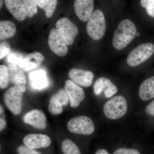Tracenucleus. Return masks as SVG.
<instances>
[{
    "mask_svg": "<svg viewBox=\"0 0 154 154\" xmlns=\"http://www.w3.org/2000/svg\"><path fill=\"white\" fill-rule=\"evenodd\" d=\"M137 34V28L129 19L122 20L114 32L112 43L117 50L124 49L133 40Z\"/></svg>",
    "mask_w": 154,
    "mask_h": 154,
    "instance_id": "nucleus-1",
    "label": "nucleus"
},
{
    "mask_svg": "<svg viewBox=\"0 0 154 154\" xmlns=\"http://www.w3.org/2000/svg\"><path fill=\"white\" fill-rule=\"evenodd\" d=\"M128 109L126 99L122 96H117L108 100L103 108L104 114L107 118L113 120L124 116Z\"/></svg>",
    "mask_w": 154,
    "mask_h": 154,
    "instance_id": "nucleus-2",
    "label": "nucleus"
},
{
    "mask_svg": "<svg viewBox=\"0 0 154 154\" xmlns=\"http://www.w3.org/2000/svg\"><path fill=\"white\" fill-rule=\"evenodd\" d=\"M106 30V22L103 12L96 10L93 12L87 25L88 34L95 40L102 38Z\"/></svg>",
    "mask_w": 154,
    "mask_h": 154,
    "instance_id": "nucleus-3",
    "label": "nucleus"
},
{
    "mask_svg": "<svg viewBox=\"0 0 154 154\" xmlns=\"http://www.w3.org/2000/svg\"><path fill=\"white\" fill-rule=\"evenodd\" d=\"M154 53V45L152 43L141 44L128 54L127 63L130 66L139 65L149 58Z\"/></svg>",
    "mask_w": 154,
    "mask_h": 154,
    "instance_id": "nucleus-4",
    "label": "nucleus"
},
{
    "mask_svg": "<svg viewBox=\"0 0 154 154\" xmlns=\"http://www.w3.org/2000/svg\"><path fill=\"white\" fill-rule=\"evenodd\" d=\"M68 129L73 133L89 135L95 130V126L91 118L85 116H77L68 122Z\"/></svg>",
    "mask_w": 154,
    "mask_h": 154,
    "instance_id": "nucleus-5",
    "label": "nucleus"
},
{
    "mask_svg": "<svg viewBox=\"0 0 154 154\" xmlns=\"http://www.w3.org/2000/svg\"><path fill=\"white\" fill-rule=\"evenodd\" d=\"M23 94L17 86L9 88L4 95V102L6 106L14 115H19L22 108Z\"/></svg>",
    "mask_w": 154,
    "mask_h": 154,
    "instance_id": "nucleus-6",
    "label": "nucleus"
},
{
    "mask_svg": "<svg viewBox=\"0 0 154 154\" xmlns=\"http://www.w3.org/2000/svg\"><path fill=\"white\" fill-rule=\"evenodd\" d=\"M56 27L67 44L72 45L74 42L75 37L79 33L77 26L69 19L64 17L58 20Z\"/></svg>",
    "mask_w": 154,
    "mask_h": 154,
    "instance_id": "nucleus-7",
    "label": "nucleus"
},
{
    "mask_svg": "<svg viewBox=\"0 0 154 154\" xmlns=\"http://www.w3.org/2000/svg\"><path fill=\"white\" fill-rule=\"evenodd\" d=\"M48 43L51 50L56 55L64 57L67 54V44L55 28H52L50 32Z\"/></svg>",
    "mask_w": 154,
    "mask_h": 154,
    "instance_id": "nucleus-8",
    "label": "nucleus"
},
{
    "mask_svg": "<svg viewBox=\"0 0 154 154\" xmlns=\"http://www.w3.org/2000/svg\"><path fill=\"white\" fill-rule=\"evenodd\" d=\"M64 89L69 98L70 105L72 108L79 105L85 98V94L82 88L71 80H67L65 83Z\"/></svg>",
    "mask_w": 154,
    "mask_h": 154,
    "instance_id": "nucleus-9",
    "label": "nucleus"
},
{
    "mask_svg": "<svg viewBox=\"0 0 154 154\" xmlns=\"http://www.w3.org/2000/svg\"><path fill=\"white\" fill-rule=\"evenodd\" d=\"M74 8L78 18L83 22H87L93 13L94 0H75Z\"/></svg>",
    "mask_w": 154,
    "mask_h": 154,
    "instance_id": "nucleus-10",
    "label": "nucleus"
},
{
    "mask_svg": "<svg viewBox=\"0 0 154 154\" xmlns=\"http://www.w3.org/2000/svg\"><path fill=\"white\" fill-rule=\"evenodd\" d=\"M68 75L74 82L84 87L91 86L94 78V74L92 72L81 69H72L69 72Z\"/></svg>",
    "mask_w": 154,
    "mask_h": 154,
    "instance_id": "nucleus-11",
    "label": "nucleus"
},
{
    "mask_svg": "<svg viewBox=\"0 0 154 154\" xmlns=\"http://www.w3.org/2000/svg\"><path fill=\"white\" fill-rule=\"evenodd\" d=\"M118 89L109 79L101 77L96 80L94 85V92L95 95H100L104 92L105 97L110 98L117 93Z\"/></svg>",
    "mask_w": 154,
    "mask_h": 154,
    "instance_id": "nucleus-12",
    "label": "nucleus"
},
{
    "mask_svg": "<svg viewBox=\"0 0 154 154\" xmlns=\"http://www.w3.org/2000/svg\"><path fill=\"white\" fill-rule=\"evenodd\" d=\"M25 146L33 149L44 148L50 145V138L42 134H30L25 136L23 139Z\"/></svg>",
    "mask_w": 154,
    "mask_h": 154,
    "instance_id": "nucleus-13",
    "label": "nucleus"
},
{
    "mask_svg": "<svg viewBox=\"0 0 154 154\" xmlns=\"http://www.w3.org/2000/svg\"><path fill=\"white\" fill-rule=\"evenodd\" d=\"M25 124L30 125L38 129L46 128V118L43 112L40 110H33L26 113L23 118Z\"/></svg>",
    "mask_w": 154,
    "mask_h": 154,
    "instance_id": "nucleus-14",
    "label": "nucleus"
},
{
    "mask_svg": "<svg viewBox=\"0 0 154 154\" xmlns=\"http://www.w3.org/2000/svg\"><path fill=\"white\" fill-rule=\"evenodd\" d=\"M8 67L10 82L24 93L26 91V80L22 70L19 66L12 63L9 64Z\"/></svg>",
    "mask_w": 154,
    "mask_h": 154,
    "instance_id": "nucleus-15",
    "label": "nucleus"
},
{
    "mask_svg": "<svg viewBox=\"0 0 154 154\" xmlns=\"http://www.w3.org/2000/svg\"><path fill=\"white\" fill-rule=\"evenodd\" d=\"M6 7L15 19L23 21L26 19L27 12L21 0H4Z\"/></svg>",
    "mask_w": 154,
    "mask_h": 154,
    "instance_id": "nucleus-16",
    "label": "nucleus"
},
{
    "mask_svg": "<svg viewBox=\"0 0 154 154\" xmlns=\"http://www.w3.org/2000/svg\"><path fill=\"white\" fill-rule=\"evenodd\" d=\"M44 59V56L40 53H32L23 58L19 66L24 71L29 72L38 67Z\"/></svg>",
    "mask_w": 154,
    "mask_h": 154,
    "instance_id": "nucleus-17",
    "label": "nucleus"
},
{
    "mask_svg": "<svg viewBox=\"0 0 154 154\" xmlns=\"http://www.w3.org/2000/svg\"><path fill=\"white\" fill-rule=\"evenodd\" d=\"M139 95L141 99L144 101L154 99V76L142 83L139 90Z\"/></svg>",
    "mask_w": 154,
    "mask_h": 154,
    "instance_id": "nucleus-18",
    "label": "nucleus"
},
{
    "mask_svg": "<svg viewBox=\"0 0 154 154\" xmlns=\"http://www.w3.org/2000/svg\"><path fill=\"white\" fill-rule=\"evenodd\" d=\"M29 79L32 88L37 90L46 88L48 84L46 73L42 70H38L30 73Z\"/></svg>",
    "mask_w": 154,
    "mask_h": 154,
    "instance_id": "nucleus-19",
    "label": "nucleus"
},
{
    "mask_svg": "<svg viewBox=\"0 0 154 154\" xmlns=\"http://www.w3.org/2000/svg\"><path fill=\"white\" fill-rule=\"evenodd\" d=\"M17 28L15 24L10 21H2L0 22V39L5 40L14 36Z\"/></svg>",
    "mask_w": 154,
    "mask_h": 154,
    "instance_id": "nucleus-20",
    "label": "nucleus"
},
{
    "mask_svg": "<svg viewBox=\"0 0 154 154\" xmlns=\"http://www.w3.org/2000/svg\"><path fill=\"white\" fill-rule=\"evenodd\" d=\"M61 148L63 154H81L79 147L69 139L63 141Z\"/></svg>",
    "mask_w": 154,
    "mask_h": 154,
    "instance_id": "nucleus-21",
    "label": "nucleus"
},
{
    "mask_svg": "<svg viewBox=\"0 0 154 154\" xmlns=\"http://www.w3.org/2000/svg\"><path fill=\"white\" fill-rule=\"evenodd\" d=\"M63 106L60 104V102L53 96L50 99L48 110L51 114L55 115L60 114L63 110Z\"/></svg>",
    "mask_w": 154,
    "mask_h": 154,
    "instance_id": "nucleus-22",
    "label": "nucleus"
},
{
    "mask_svg": "<svg viewBox=\"0 0 154 154\" xmlns=\"http://www.w3.org/2000/svg\"><path fill=\"white\" fill-rule=\"evenodd\" d=\"M10 79L8 69L5 65L0 66V88L4 89L8 87Z\"/></svg>",
    "mask_w": 154,
    "mask_h": 154,
    "instance_id": "nucleus-23",
    "label": "nucleus"
},
{
    "mask_svg": "<svg viewBox=\"0 0 154 154\" xmlns=\"http://www.w3.org/2000/svg\"><path fill=\"white\" fill-rule=\"evenodd\" d=\"M26 9L27 16L32 18L37 13V5L36 0H22Z\"/></svg>",
    "mask_w": 154,
    "mask_h": 154,
    "instance_id": "nucleus-24",
    "label": "nucleus"
},
{
    "mask_svg": "<svg viewBox=\"0 0 154 154\" xmlns=\"http://www.w3.org/2000/svg\"><path fill=\"white\" fill-rule=\"evenodd\" d=\"M63 106H66L68 104L69 98L67 93L63 89H61L53 96Z\"/></svg>",
    "mask_w": 154,
    "mask_h": 154,
    "instance_id": "nucleus-25",
    "label": "nucleus"
},
{
    "mask_svg": "<svg viewBox=\"0 0 154 154\" xmlns=\"http://www.w3.org/2000/svg\"><path fill=\"white\" fill-rule=\"evenodd\" d=\"M57 4V0H49L47 5L43 10L45 12L46 17L49 18L52 17Z\"/></svg>",
    "mask_w": 154,
    "mask_h": 154,
    "instance_id": "nucleus-26",
    "label": "nucleus"
},
{
    "mask_svg": "<svg viewBox=\"0 0 154 154\" xmlns=\"http://www.w3.org/2000/svg\"><path fill=\"white\" fill-rule=\"evenodd\" d=\"M142 7L145 8L149 16L154 17V1L148 2L147 0H140Z\"/></svg>",
    "mask_w": 154,
    "mask_h": 154,
    "instance_id": "nucleus-27",
    "label": "nucleus"
},
{
    "mask_svg": "<svg viewBox=\"0 0 154 154\" xmlns=\"http://www.w3.org/2000/svg\"><path fill=\"white\" fill-rule=\"evenodd\" d=\"M8 59L10 63L19 66L23 59V58L22 56L20 54H17L15 53H12L9 54Z\"/></svg>",
    "mask_w": 154,
    "mask_h": 154,
    "instance_id": "nucleus-28",
    "label": "nucleus"
},
{
    "mask_svg": "<svg viewBox=\"0 0 154 154\" xmlns=\"http://www.w3.org/2000/svg\"><path fill=\"white\" fill-rule=\"evenodd\" d=\"M19 154H41L34 150V149L30 148L26 146H20L17 149Z\"/></svg>",
    "mask_w": 154,
    "mask_h": 154,
    "instance_id": "nucleus-29",
    "label": "nucleus"
},
{
    "mask_svg": "<svg viewBox=\"0 0 154 154\" xmlns=\"http://www.w3.org/2000/svg\"><path fill=\"white\" fill-rule=\"evenodd\" d=\"M113 154H141L137 150L133 149L120 148L117 149Z\"/></svg>",
    "mask_w": 154,
    "mask_h": 154,
    "instance_id": "nucleus-30",
    "label": "nucleus"
},
{
    "mask_svg": "<svg viewBox=\"0 0 154 154\" xmlns=\"http://www.w3.org/2000/svg\"><path fill=\"white\" fill-rule=\"evenodd\" d=\"M1 51H0V59L2 60L6 55L8 54L10 52V48L9 45L6 43H1Z\"/></svg>",
    "mask_w": 154,
    "mask_h": 154,
    "instance_id": "nucleus-31",
    "label": "nucleus"
},
{
    "mask_svg": "<svg viewBox=\"0 0 154 154\" xmlns=\"http://www.w3.org/2000/svg\"><path fill=\"white\" fill-rule=\"evenodd\" d=\"M145 112L148 116L154 118V99L147 105Z\"/></svg>",
    "mask_w": 154,
    "mask_h": 154,
    "instance_id": "nucleus-32",
    "label": "nucleus"
},
{
    "mask_svg": "<svg viewBox=\"0 0 154 154\" xmlns=\"http://www.w3.org/2000/svg\"><path fill=\"white\" fill-rule=\"evenodd\" d=\"M37 6L40 8L44 9L47 5L49 0H36Z\"/></svg>",
    "mask_w": 154,
    "mask_h": 154,
    "instance_id": "nucleus-33",
    "label": "nucleus"
},
{
    "mask_svg": "<svg viewBox=\"0 0 154 154\" xmlns=\"http://www.w3.org/2000/svg\"><path fill=\"white\" fill-rule=\"evenodd\" d=\"M6 126V122L5 119L1 116L0 118V131H2L5 128Z\"/></svg>",
    "mask_w": 154,
    "mask_h": 154,
    "instance_id": "nucleus-34",
    "label": "nucleus"
},
{
    "mask_svg": "<svg viewBox=\"0 0 154 154\" xmlns=\"http://www.w3.org/2000/svg\"><path fill=\"white\" fill-rule=\"evenodd\" d=\"M96 154H109L107 151L103 149H100L96 152Z\"/></svg>",
    "mask_w": 154,
    "mask_h": 154,
    "instance_id": "nucleus-35",
    "label": "nucleus"
},
{
    "mask_svg": "<svg viewBox=\"0 0 154 154\" xmlns=\"http://www.w3.org/2000/svg\"><path fill=\"white\" fill-rule=\"evenodd\" d=\"M3 5V0H1V2H0V8H2Z\"/></svg>",
    "mask_w": 154,
    "mask_h": 154,
    "instance_id": "nucleus-36",
    "label": "nucleus"
},
{
    "mask_svg": "<svg viewBox=\"0 0 154 154\" xmlns=\"http://www.w3.org/2000/svg\"><path fill=\"white\" fill-rule=\"evenodd\" d=\"M148 2H153V1H154V0H147Z\"/></svg>",
    "mask_w": 154,
    "mask_h": 154,
    "instance_id": "nucleus-37",
    "label": "nucleus"
},
{
    "mask_svg": "<svg viewBox=\"0 0 154 154\" xmlns=\"http://www.w3.org/2000/svg\"><path fill=\"white\" fill-rule=\"evenodd\" d=\"M136 35H137V36H139V35H140V33H137Z\"/></svg>",
    "mask_w": 154,
    "mask_h": 154,
    "instance_id": "nucleus-38",
    "label": "nucleus"
}]
</instances>
